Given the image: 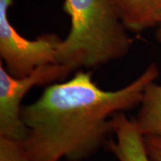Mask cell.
Instances as JSON below:
<instances>
[{"label": "cell", "instance_id": "6", "mask_svg": "<svg viewBox=\"0 0 161 161\" xmlns=\"http://www.w3.org/2000/svg\"><path fill=\"white\" fill-rule=\"evenodd\" d=\"M127 31L141 32L158 26L161 20V0H114Z\"/></svg>", "mask_w": 161, "mask_h": 161}, {"label": "cell", "instance_id": "8", "mask_svg": "<svg viewBox=\"0 0 161 161\" xmlns=\"http://www.w3.org/2000/svg\"><path fill=\"white\" fill-rule=\"evenodd\" d=\"M0 161H31L23 141L0 137Z\"/></svg>", "mask_w": 161, "mask_h": 161}, {"label": "cell", "instance_id": "5", "mask_svg": "<svg viewBox=\"0 0 161 161\" xmlns=\"http://www.w3.org/2000/svg\"><path fill=\"white\" fill-rule=\"evenodd\" d=\"M115 139L109 143V149L118 161H151L148 155L144 136L134 119L123 112L112 117Z\"/></svg>", "mask_w": 161, "mask_h": 161}, {"label": "cell", "instance_id": "10", "mask_svg": "<svg viewBox=\"0 0 161 161\" xmlns=\"http://www.w3.org/2000/svg\"><path fill=\"white\" fill-rule=\"evenodd\" d=\"M156 40H158L161 44V20L157 26V31H156Z\"/></svg>", "mask_w": 161, "mask_h": 161}, {"label": "cell", "instance_id": "4", "mask_svg": "<svg viewBox=\"0 0 161 161\" xmlns=\"http://www.w3.org/2000/svg\"><path fill=\"white\" fill-rule=\"evenodd\" d=\"M74 70L61 64L38 67L24 77L12 76L0 64V137L24 141L28 129L22 120V101L33 88L50 85L67 77Z\"/></svg>", "mask_w": 161, "mask_h": 161}, {"label": "cell", "instance_id": "2", "mask_svg": "<svg viewBox=\"0 0 161 161\" xmlns=\"http://www.w3.org/2000/svg\"><path fill=\"white\" fill-rule=\"evenodd\" d=\"M71 29L58 50L57 62L77 70L94 68L125 58L132 45L114 0H65Z\"/></svg>", "mask_w": 161, "mask_h": 161}, {"label": "cell", "instance_id": "3", "mask_svg": "<svg viewBox=\"0 0 161 161\" xmlns=\"http://www.w3.org/2000/svg\"><path fill=\"white\" fill-rule=\"evenodd\" d=\"M13 0H0V56L6 71L21 78L38 67L58 64L57 55L62 39L54 33H45L36 40L23 38L8 19Z\"/></svg>", "mask_w": 161, "mask_h": 161}, {"label": "cell", "instance_id": "7", "mask_svg": "<svg viewBox=\"0 0 161 161\" xmlns=\"http://www.w3.org/2000/svg\"><path fill=\"white\" fill-rule=\"evenodd\" d=\"M134 120L144 137L161 136V85L153 81L145 89Z\"/></svg>", "mask_w": 161, "mask_h": 161}, {"label": "cell", "instance_id": "9", "mask_svg": "<svg viewBox=\"0 0 161 161\" xmlns=\"http://www.w3.org/2000/svg\"><path fill=\"white\" fill-rule=\"evenodd\" d=\"M144 143L151 161H161V136H146Z\"/></svg>", "mask_w": 161, "mask_h": 161}, {"label": "cell", "instance_id": "1", "mask_svg": "<svg viewBox=\"0 0 161 161\" xmlns=\"http://www.w3.org/2000/svg\"><path fill=\"white\" fill-rule=\"evenodd\" d=\"M155 63L132 82L106 91L79 71L70 80L52 83L33 103L22 108L28 129L24 146L31 161H83L114 134L111 116L140 105L144 91L158 76Z\"/></svg>", "mask_w": 161, "mask_h": 161}]
</instances>
